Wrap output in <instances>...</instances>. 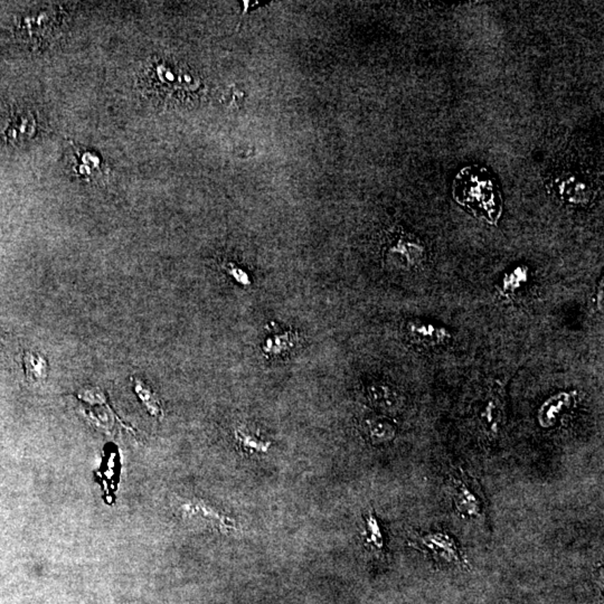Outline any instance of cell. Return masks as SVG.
I'll list each match as a JSON object with an SVG mask.
<instances>
[{
  "instance_id": "4fadbf2b",
  "label": "cell",
  "mask_w": 604,
  "mask_h": 604,
  "mask_svg": "<svg viewBox=\"0 0 604 604\" xmlns=\"http://www.w3.org/2000/svg\"><path fill=\"white\" fill-rule=\"evenodd\" d=\"M25 366H26V374L32 380H41L47 378L49 364L43 356L37 354H26Z\"/></svg>"
},
{
  "instance_id": "e0dca14e",
  "label": "cell",
  "mask_w": 604,
  "mask_h": 604,
  "mask_svg": "<svg viewBox=\"0 0 604 604\" xmlns=\"http://www.w3.org/2000/svg\"><path fill=\"white\" fill-rule=\"evenodd\" d=\"M225 271H226L229 276H232L233 279L236 280L240 285H251L252 280L250 274L246 271H244L243 269L234 264V263L226 264L225 266Z\"/></svg>"
},
{
  "instance_id": "9c48e42d",
  "label": "cell",
  "mask_w": 604,
  "mask_h": 604,
  "mask_svg": "<svg viewBox=\"0 0 604 604\" xmlns=\"http://www.w3.org/2000/svg\"><path fill=\"white\" fill-rule=\"evenodd\" d=\"M572 403V397L569 394L560 393L552 397L545 403L539 413V422L544 427H550L556 421V418L563 412V408L567 409Z\"/></svg>"
},
{
  "instance_id": "6da1fadb",
  "label": "cell",
  "mask_w": 604,
  "mask_h": 604,
  "mask_svg": "<svg viewBox=\"0 0 604 604\" xmlns=\"http://www.w3.org/2000/svg\"><path fill=\"white\" fill-rule=\"evenodd\" d=\"M454 200L475 217L496 225L503 214V197L495 178L478 165L460 170L454 181Z\"/></svg>"
},
{
  "instance_id": "8992f818",
  "label": "cell",
  "mask_w": 604,
  "mask_h": 604,
  "mask_svg": "<svg viewBox=\"0 0 604 604\" xmlns=\"http://www.w3.org/2000/svg\"><path fill=\"white\" fill-rule=\"evenodd\" d=\"M406 331L411 340L423 347H441L452 340L449 329L431 321L414 319L406 323Z\"/></svg>"
},
{
  "instance_id": "8fae6325",
  "label": "cell",
  "mask_w": 604,
  "mask_h": 604,
  "mask_svg": "<svg viewBox=\"0 0 604 604\" xmlns=\"http://www.w3.org/2000/svg\"><path fill=\"white\" fill-rule=\"evenodd\" d=\"M132 380H134V393L137 394L140 401L147 408L148 412L150 413L153 416L162 418L164 416V412H162V405H160V401H159L157 394L153 393V390L149 386L146 385L140 378H134Z\"/></svg>"
},
{
  "instance_id": "9a60e30c",
  "label": "cell",
  "mask_w": 604,
  "mask_h": 604,
  "mask_svg": "<svg viewBox=\"0 0 604 604\" xmlns=\"http://www.w3.org/2000/svg\"><path fill=\"white\" fill-rule=\"evenodd\" d=\"M528 281V271L524 266H520L515 270L511 271V274H506L503 279V291H510L509 293H514V291L520 290L522 285H525Z\"/></svg>"
},
{
  "instance_id": "3957f363",
  "label": "cell",
  "mask_w": 604,
  "mask_h": 604,
  "mask_svg": "<svg viewBox=\"0 0 604 604\" xmlns=\"http://www.w3.org/2000/svg\"><path fill=\"white\" fill-rule=\"evenodd\" d=\"M66 165L74 177L86 183L103 181L110 174V168L101 157L74 143H71L66 155Z\"/></svg>"
},
{
  "instance_id": "ba28073f",
  "label": "cell",
  "mask_w": 604,
  "mask_h": 604,
  "mask_svg": "<svg viewBox=\"0 0 604 604\" xmlns=\"http://www.w3.org/2000/svg\"><path fill=\"white\" fill-rule=\"evenodd\" d=\"M478 421L484 435L490 437H497L503 428V410L501 401L497 397H487L480 406Z\"/></svg>"
},
{
  "instance_id": "5bb4252c",
  "label": "cell",
  "mask_w": 604,
  "mask_h": 604,
  "mask_svg": "<svg viewBox=\"0 0 604 604\" xmlns=\"http://www.w3.org/2000/svg\"><path fill=\"white\" fill-rule=\"evenodd\" d=\"M295 337L293 334H281L276 335L266 339V344L263 346L264 353L269 355H279V354L285 353L289 348L293 347L295 345Z\"/></svg>"
},
{
  "instance_id": "2e32d148",
  "label": "cell",
  "mask_w": 604,
  "mask_h": 604,
  "mask_svg": "<svg viewBox=\"0 0 604 604\" xmlns=\"http://www.w3.org/2000/svg\"><path fill=\"white\" fill-rule=\"evenodd\" d=\"M236 440L246 450L257 452H266L270 449L271 443L261 440L251 433L244 432L243 430H236Z\"/></svg>"
},
{
  "instance_id": "52a82bcc",
  "label": "cell",
  "mask_w": 604,
  "mask_h": 604,
  "mask_svg": "<svg viewBox=\"0 0 604 604\" xmlns=\"http://www.w3.org/2000/svg\"><path fill=\"white\" fill-rule=\"evenodd\" d=\"M35 120L33 115L22 110L8 111L0 115V134L11 141H22L34 134Z\"/></svg>"
},
{
  "instance_id": "30bf717a",
  "label": "cell",
  "mask_w": 604,
  "mask_h": 604,
  "mask_svg": "<svg viewBox=\"0 0 604 604\" xmlns=\"http://www.w3.org/2000/svg\"><path fill=\"white\" fill-rule=\"evenodd\" d=\"M366 529H365V545L373 555H383L384 539L383 534L380 531L376 517L372 511L366 517Z\"/></svg>"
},
{
  "instance_id": "277c9868",
  "label": "cell",
  "mask_w": 604,
  "mask_h": 604,
  "mask_svg": "<svg viewBox=\"0 0 604 604\" xmlns=\"http://www.w3.org/2000/svg\"><path fill=\"white\" fill-rule=\"evenodd\" d=\"M425 246L410 234L397 236L386 250V262L399 270H413L425 260Z\"/></svg>"
},
{
  "instance_id": "7c38bea8",
  "label": "cell",
  "mask_w": 604,
  "mask_h": 604,
  "mask_svg": "<svg viewBox=\"0 0 604 604\" xmlns=\"http://www.w3.org/2000/svg\"><path fill=\"white\" fill-rule=\"evenodd\" d=\"M366 430L369 439L375 443H384L393 440L397 433V430L391 422L380 418L367 420Z\"/></svg>"
},
{
  "instance_id": "5b68a950",
  "label": "cell",
  "mask_w": 604,
  "mask_h": 604,
  "mask_svg": "<svg viewBox=\"0 0 604 604\" xmlns=\"http://www.w3.org/2000/svg\"><path fill=\"white\" fill-rule=\"evenodd\" d=\"M452 490L454 506L461 516L468 520H476L484 516V496L475 480L467 475L454 476Z\"/></svg>"
},
{
  "instance_id": "7a4b0ae2",
  "label": "cell",
  "mask_w": 604,
  "mask_h": 604,
  "mask_svg": "<svg viewBox=\"0 0 604 604\" xmlns=\"http://www.w3.org/2000/svg\"><path fill=\"white\" fill-rule=\"evenodd\" d=\"M411 546L429 553L433 560L446 567H462L467 563L457 541L441 532L416 534L411 537Z\"/></svg>"
}]
</instances>
